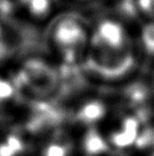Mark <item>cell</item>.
<instances>
[{
	"instance_id": "obj_1",
	"label": "cell",
	"mask_w": 154,
	"mask_h": 156,
	"mask_svg": "<svg viewBox=\"0 0 154 156\" xmlns=\"http://www.w3.org/2000/svg\"><path fill=\"white\" fill-rule=\"evenodd\" d=\"M86 63L91 72L98 76L108 81H116L132 72L135 66V56L130 46L121 49L91 48Z\"/></svg>"
},
{
	"instance_id": "obj_2",
	"label": "cell",
	"mask_w": 154,
	"mask_h": 156,
	"mask_svg": "<svg viewBox=\"0 0 154 156\" xmlns=\"http://www.w3.org/2000/svg\"><path fill=\"white\" fill-rule=\"evenodd\" d=\"M19 78L26 89L36 96H49L59 84V75L53 66L40 58H30L23 64Z\"/></svg>"
},
{
	"instance_id": "obj_3",
	"label": "cell",
	"mask_w": 154,
	"mask_h": 156,
	"mask_svg": "<svg viewBox=\"0 0 154 156\" xmlns=\"http://www.w3.org/2000/svg\"><path fill=\"white\" fill-rule=\"evenodd\" d=\"M52 40L58 51L65 58L73 61L84 50L87 42V33L78 20L66 17L56 24L52 32Z\"/></svg>"
},
{
	"instance_id": "obj_4",
	"label": "cell",
	"mask_w": 154,
	"mask_h": 156,
	"mask_svg": "<svg viewBox=\"0 0 154 156\" xmlns=\"http://www.w3.org/2000/svg\"><path fill=\"white\" fill-rule=\"evenodd\" d=\"M94 49H121L128 47L127 32L121 24L113 21H104L96 26L90 40Z\"/></svg>"
},
{
	"instance_id": "obj_5",
	"label": "cell",
	"mask_w": 154,
	"mask_h": 156,
	"mask_svg": "<svg viewBox=\"0 0 154 156\" xmlns=\"http://www.w3.org/2000/svg\"><path fill=\"white\" fill-rule=\"evenodd\" d=\"M142 44L146 52L154 55V22L146 24L141 33Z\"/></svg>"
},
{
	"instance_id": "obj_6",
	"label": "cell",
	"mask_w": 154,
	"mask_h": 156,
	"mask_svg": "<svg viewBox=\"0 0 154 156\" xmlns=\"http://www.w3.org/2000/svg\"><path fill=\"white\" fill-rule=\"evenodd\" d=\"M25 2L27 9L33 15L41 16L45 15L50 9L51 0H23Z\"/></svg>"
},
{
	"instance_id": "obj_7",
	"label": "cell",
	"mask_w": 154,
	"mask_h": 156,
	"mask_svg": "<svg viewBox=\"0 0 154 156\" xmlns=\"http://www.w3.org/2000/svg\"><path fill=\"white\" fill-rule=\"evenodd\" d=\"M13 94V88L6 79L0 76V106L6 103Z\"/></svg>"
},
{
	"instance_id": "obj_8",
	"label": "cell",
	"mask_w": 154,
	"mask_h": 156,
	"mask_svg": "<svg viewBox=\"0 0 154 156\" xmlns=\"http://www.w3.org/2000/svg\"><path fill=\"white\" fill-rule=\"evenodd\" d=\"M66 154H67V151L64 145L56 144V145H51L48 148L45 156H65Z\"/></svg>"
},
{
	"instance_id": "obj_9",
	"label": "cell",
	"mask_w": 154,
	"mask_h": 156,
	"mask_svg": "<svg viewBox=\"0 0 154 156\" xmlns=\"http://www.w3.org/2000/svg\"><path fill=\"white\" fill-rule=\"evenodd\" d=\"M138 1H139V8L149 16L154 17V0H138Z\"/></svg>"
},
{
	"instance_id": "obj_10",
	"label": "cell",
	"mask_w": 154,
	"mask_h": 156,
	"mask_svg": "<svg viewBox=\"0 0 154 156\" xmlns=\"http://www.w3.org/2000/svg\"><path fill=\"white\" fill-rule=\"evenodd\" d=\"M0 156H6V155H5L4 153H2V152H1V151H0Z\"/></svg>"
}]
</instances>
